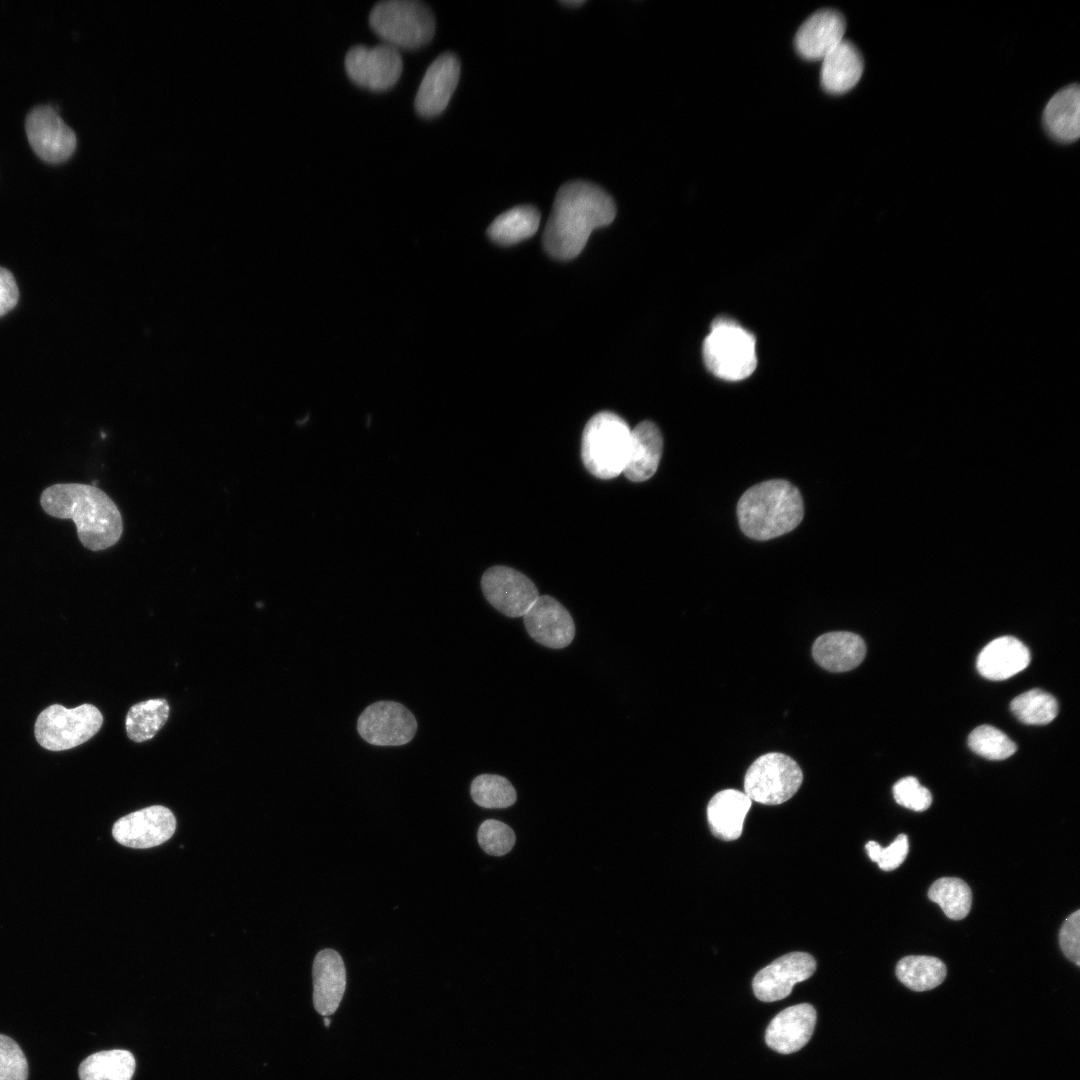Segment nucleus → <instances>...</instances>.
Masks as SVG:
<instances>
[{
  "label": "nucleus",
  "mask_w": 1080,
  "mask_h": 1080,
  "mask_svg": "<svg viewBox=\"0 0 1080 1080\" xmlns=\"http://www.w3.org/2000/svg\"><path fill=\"white\" fill-rule=\"evenodd\" d=\"M615 215V203L601 187L582 180L565 183L546 223L544 248L556 259H572L583 250L592 231L609 225Z\"/></svg>",
  "instance_id": "1"
},
{
  "label": "nucleus",
  "mask_w": 1080,
  "mask_h": 1080,
  "mask_svg": "<svg viewBox=\"0 0 1080 1080\" xmlns=\"http://www.w3.org/2000/svg\"><path fill=\"white\" fill-rule=\"evenodd\" d=\"M40 504L50 516L71 519L83 546L91 551L115 545L123 533V520L114 501L94 485L61 483L47 487Z\"/></svg>",
  "instance_id": "2"
},
{
  "label": "nucleus",
  "mask_w": 1080,
  "mask_h": 1080,
  "mask_svg": "<svg viewBox=\"0 0 1080 1080\" xmlns=\"http://www.w3.org/2000/svg\"><path fill=\"white\" fill-rule=\"evenodd\" d=\"M804 515L799 490L790 482L772 479L746 490L737 505L743 533L755 540H769L795 529Z\"/></svg>",
  "instance_id": "3"
},
{
  "label": "nucleus",
  "mask_w": 1080,
  "mask_h": 1080,
  "mask_svg": "<svg viewBox=\"0 0 1080 1080\" xmlns=\"http://www.w3.org/2000/svg\"><path fill=\"white\" fill-rule=\"evenodd\" d=\"M631 430L619 415L602 411L587 422L581 441V457L585 468L600 479H612L625 468Z\"/></svg>",
  "instance_id": "4"
},
{
  "label": "nucleus",
  "mask_w": 1080,
  "mask_h": 1080,
  "mask_svg": "<svg viewBox=\"0 0 1080 1080\" xmlns=\"http://www.w3.org/2000/svg\"><path fill=\"white\" fill-rule=\"evenodd\" d=\"M702 353L708 370L726 381L743 380L757 366L754 335L728 318L721 317L712 323Z\"/></svg>",
  "instance_id": "5"
},
{
  "label": "nucleus",
  "mask_w": 1080,
  "mask_h": 1080,
  "mask_svg": "<svg viewBox=\"0 0 1080 1080\" xmlns=\"http://www.w3.org/2000/svg\"><path fill=\"white\" fill-rule=\"evenodd\" d=\"M372 30L395 48L417 49L427 44L435 31L431 9L417 0H387L370 12Z\"/></svg>",
  "instance_id": "6"
},
{
  "label": "nucleus",
  "mask_w": 1080,
  "mask_h": 1080,
  "mask_svg": "<svg viewBox=\"0 0 1080 1080\" xmlns=\"http://www.w3.org/2000/svg\"><path fill=\"white\" fill-rule=\"evenodd\" d=\"M103 716L92 704L68 709L53 704L40 712L35 722L37 742L50 751L77 747L91 739L101 728Z\"/></svg>",
  "instance_id": "7"
},
{
  "label": "nucleus",
  "mask_w": 1080,
  "mask_h": 1080,
  "mask_svg": "<svg viewBox=\"0 0 1080 1080\" xmlns=\"http://www.w3.org/2000/svg\"><path fill=\"white\" fill-rule=\"evenodd\" d=\"M802 770L789 756L772 752L757 758L748 768L744 779L745 794L765 805H778L789 800L800 788Z\"/></svg>",
  "instance_id": "8"
},
{
  "label": "nucleus",
  "mask_w": 1080,
  "mask_h": 1080,
  "mask_svg": "<svg viewBox=\"0 0 1080 1080\" xmlns=\"http://www.w3.org/2000/svg\"><path fill=\"white\" fill-rule=\"evenodd\" d=\"M357 731L369 744L400 746L413 739L417 721L404 705L394 701H378L360 714Z\"/></svg>",
  "instance_id": "9"
},
{
  "label": "nucleus",
  "mask_w": 1080,
  "mask_h": 1080,
  "mask_svg": "<svg viewBox=\"0 0 1080 1080\" xmlns=\"http://www.w3.org/2000/svg\"><path fill=\"white\" fill-rule=\"evenodd\" d=\"M349 78L357 85L383 91L391 88L402 72L399 50L389 44L352 47L345 57Z\"/></svg>",
  "instance_id": "10"
},
{
  "label": "nucleus",
  "mask_w": 1080,
  "mask_h": 1080,
  "mask_svg": "<svg viewBox=\"0 0 1080 1080\" xmlns=\"http://www.w3.org/2000/svg\"><path fill=\"white\" fill-rule=\"evenodd\" d=\"M25 129L34 151L48 162L66 160L76 148L75 132L53 105L34 106L26 116Z\"/></svg>",
  "instance_id": "11"
},
{
  "label": "nucleus",
  "mask_w": 1080,
  "mask_h": 1080,
  "mask_svg": "<svg viewBox=\"0 0 1080 1080\" xmlns=\"http://www.w3.org/2000/svg\"><path fill=\"white\" fill-rule=\"evenodd\" d=\"M486 600L508 617L523 616L539 597L535 584L521 572L507 566H492L481 578Z\"/></svg>",
  "instance_id": "12"
},
{
  "label": "nucleus",
  "mask_w": 1080,
  "mask_h": 1080,
  "mask_svg": "<svg viewBox=\"0 0 1080 1080\" xmlns=\"http://www.w3.org/2000/svg\"><path fill=\"white\" fill-rule=\"evenodd\" d=\"M175 829L176 819L172 811L153 805L118 819L113 825L112 835L123 846L145 849L166 842Z\"/></svg>",
  "instance_id": "13"
},
{
  "label": "nucleus",
  "mask_w": 1080,
  "mask_h": 1080,
  "mask_svg": "<svg viewBox=\"0 0 1080 1080\" xmlns=\"http://www.w3.org/2000/svg\"><path fill=\"white\" fill-rule=\"evenodd\" d=\"M815 969V959L808 953L783 955L755 975L752 983L754 994L763 1002L784 999L795 984L810 978Z\"/></svg>",
  "instance_id": "14"
},
{
  "label": "nucleus",
  "mask_w": 1080,
  "mask_h": 1080,
  "mask_svg": "<svg viewBox=\"0 0 1080 1080\" xmlns=\"http://www.w3.org/2000/svg\"><path fill=\"white\" fill-rule=\"evenodd\" d=\"M525 628L537 643L553 649L568 646L575 635L574 621L555 598L539 596L523 615Z\"/></svg>",
  "instance_id": "15"
},
{
  "label": "nucleus",
  "mask_w": 1080,
  "mask_h": 1080,
  "mask_svg": "<svg viewBox=\"0 0 1080 1080\" xmlns=\"http://www.w3.org/2000/svg\"><path fill=\"white\" fill-rule=\"evenodd\" d=\"M460 77L458 57L445 52L428 67L415 98V108L423 117H433L445 110Z\"/></svg>",
  "instance_id": "16"
},
{
  "label": "nucleus",
  "mask_w": 1080,
  "mask_h": 1080,
  "mask_svg": "<svg viewBox=\"0 0 1080 1080\" xmlns=\"http://www.w3.org/2000/svg\"><path fill=\"white\" fill-rule=\"evenodd\" d=\"M846 30L843 15L834 9H820L799 27L794 44L807 60H822L842 40Z\"/></svg>",
  "instance_id": "17"
},
{
  "label": "nucleus",
  "mask_w": 1080,
  "mask_h": 1080,
  "mask_svg": "<svg viewBox=\"0 0 1080 1080\" xmlns=\"http://www.w3.org/2000/svg\"><path fill=\"white\" fill-rule=\"evenodd\" d=\"M815 1024L816 1011L812 1005L802 1003L788 1007L769 1023L765 1034L766 1043L778 1053H794L808 1043Z\"/></svg>",
  "instance_id": "18"
},
{
  "label": "nucleus",
  "mask_w": 1080,
  "mask_h": 1080,
  "mask_svg": "<svg viewBox=\"0 0 1080 1080\" xmlns=\"http://www.w3.org/2000/svg\"><path fill=\"white\" fill-rule=\"evenodd\" d=\"M312 976L314 1008L320 1015L330 1016L338 1009L346 989V970L340 954L333 949L318 952Z\"/></svg>",
  "instance_id": "19"
},
{
  "label": "nucleus",
  "mask_w": 1080,
  "mask_h": 1080,
  "mask_svg": "<svg viewBox=\"0 0 1080 1080\" xmlns=\"http://www.w3.org/2000/svg\"><path fill=\"white\" fill-rule=\"evenodd\" d=\"M663 451V437L658 426L649 420L631 430L628 459L624 475L633 482L651 478L659 465Z\"/></svg>",
  "instance_id": "20"
},
{
  "label": "nucleus",
  "mask_w": 1080,
  "mask_h": 1080,
  "mask_svg": "<svg viewBox=\"0 0 1080 1080\" xmlns=\"http://www.w3.org/2000/svg\"><path fill=\"white\" fill-rule=\"evenodd\" d=\"M1030 662L1028 648L1017 638L1003 636L992 640L977 658L978 672L990 680H1005L1024 670Z\"/></svg>",
  "instance_id": "21"
},
{
  "label": "nucleus",
  "mask_w": 1080,
  "mask_h": 1080,
  "mask_svg": "<svg viewBox=\"0 0 1080 1080\" xmlns=\"http://www.w3.org/2000/svg\"><path fill=\"white\" fill-rule=\"evenodd\" d=\"M812 654L822 668L831 672H845L856 668L863 661L866 645L855 633L828 632L815 640Z\"/></svg>",
  "instance_id": "22"
},
{
  "label": "nucleus",
  "mask_w": 1080,
  "mask_h": 1080,
  "mask_svg": "<svg viewBox=\"0 0 1080 1080\" xmlns=\"http://www.w3.org/2000/svg\"><path fill=\"white\" fill-rule=\"evenodd\" d=\"M863 69L860 51L851 41L843 39L822 59L821 86L831 94L845 93L859 82Z\"/></svg>",
  "instance_id": "23"
},
{
  "label": "nucleus",
  "mask_w": 1080,
  "mask_h": 1080,
  "mask_svg": "<svg viewBox=\"0 0 1080 1080\" xmlns=\"http://www.w3.org/2000/svg\"><path fill=\"white\" fill-rule=\"evenodd\" d=\"M751 804V799L739 790L726 789L716 793L707 806L712 833L726 841L738 839Z\"/></svg>",
  "instance_id": "24"
},
{
  "label": "nucleus",
  "mask_w": 1080,
  "mask_h": 1080,
  "mask_svg": "<svg viewBox=\"0 0 1080 1080\" xmlns=\"http://www.w3.org/2000/svg\"><path fill=\"white\" fill-rule=\"evenodd\" d=\"M1043 121L1046 130L1056 140L1071 143L1080 135V90L1069 85L1059 90L1048 101Z\"/></svg>",
  "instance_id": "25"
},
{
  "label": "nucleus",
  "mask_w": 1080,
  "mask_h": 1080,
  "mask_svg": "<svg viewBox=\"0 0 1080 1080\" xmlns=\"http://www.w3.org/2000/svg\"><path fill=\"white\" fill-rule=\"evenodd\" d=\"M136 1061L130 1051L104 1050L86 1057L79 1065L80 1080H131Z\"/></svg>",
  "instance_id": "26"
},
{
  "label": "nucleus",
  "mask_w": 1080,
  "mask_h": 1080,
  "mask_svg": "<svg viewBox=\"0 0 1080 1080\" xmlns=\"http://www.w3.org/2000/svg\"><path fill=\"white\" fill-rule=\"evenodd\" d=\"M540 224L539 211L529 205L511 208L489 226L488 236L501 245H511L531 237Z\"/></svg>",
  "instance_id": "27"
},
{
  "label": "nucleus",
  "mask_w": 1080,
  "mask_h": 1080,
  "mask_svg": "<svg viewBox=\"0 0 1080 1080\" xmlns=\"http://www.w3.org/2000/svg\"><path fill=\"white\" fill-rule=\"evenodd\" d=\"M169 710V704L163 698L132 705L125 720L129 739L137 743L152 739L168 720Z\"/></svg>",
  "instance_id": "28"
},
{
  "label": "nucleus",
  "mask_w": 1080,
  "mask_h": 1080,
  "mask_svg": "<svg viewBox=\"0 0 1080 1080\" xmlns=\"http://www.w3.org/2000/svg\"><path fill=\"white\" fill-rule=\"evenodd\" d=\"M896 976L908 988L914 991H926L944 981L946 966L936 957L906 956L897 963Z\"/></svg>",
  "instance_id": "29"
},
{
  "label": "nucleus",
  "mask_w": 1080,
  "mask_h": 1080,
  "mask_svg": "<svg viewBox=\"0 0 1080 1080\" xmlns=\"http://www.w3.org/2000/svg\"><path fill=\"white\" fill-rule=\"evenodd\" d=\"M928 897L953 920L965 918L971 909V889L959 878L944 877L936 880L929 888Z\"/></svg>",
  "instance_id": "30"
},
{
  "label": "nucleus",
  "mask_w": 1080,
  "mask_h": 1080,
  "mask_svg": "<svg viewBox=\"0 0 1080 1080\" xmlns=\"http://www.w3.org/2000/svg\"><path fill=\"white\" fill-rule=\"evenodd\" d=\"M1010 709L1025 724L1045 725L1057 716L1058 704L1051 694L1041 689H1031L1015 697Z\"/></svg>",
  "instance_id": "31"
},
{
  "label": "nucleus",
  "mask_w": 1080,
  "mask_h": 1080,
  "mask_svg": "<svg viewBox=\"0 0 1080 1080\" xmlns=\"http://www.w3.org/2000/svg\"><path fill=\"white\" fill-rule=\"evenodd\" d=\"M472 800L483 808H507L515 803L517 794L510 781L495 774H481L470 786Z\"/></svg>",
  "instance_id": "32"
},
{
  "label": "nucleus",
  "mask_w": 1080,
  "mask_h": 1080,
  "mask_svg": "<svg viewBox=\"0 0 1080 1080\" xmlns=\"http://www.w3.org/2000/svg\"><path fill=\"white\" fill-rule=\"evenodd\" d=\"M968 745L973 752L989 760L1006 759L1017 750L1006 734L990 725L976 727L969 735Z\"/></svg>",
  "instance_id": "33"
},
{
  "label": "nucleus",
  "mask_w": 1080,
  "mask_h": 1080,
  "mask_svg": "<svg viewBox=\"0 0 1080 1080\" xmlns=\"http://www.w3.org/2000/svg\"><path fill=\"white\" fill-rule=\"evenodd\" d=\"M477 839L480 847L487 854L503 856L513 848L516 837L507 824L495 819H488L480 825Z\"/></svg>",
  "instance_id": "34"
},
{
  "label": "nucleus",
  "mask_w": 1080,
  "mask_h": 1080,
  "mask_svg": "<svg viewBox=\"0 0 1080 1080\" xmlns=\"http://www.w3.org/2000/svg\"><path fill=\"white\" fill-rule=\"evenodd\" d=\"M28 1064L20 1046L0 1034V1080H27Z\"/></svg>",
  "instance_id": "35"
},
{
  "label": "nucleus",
  "mask_w": 1080,
  "mask_h": 1080,
  "mask_svg": "<svg viewBox=\"0 0 1080 1080\" xmlns=\"http://www.w3.org/2000/svg\"><path fill=\"white\" fill-rule=\"evenodd\" d=\"M893 796L899 805L917 812L927 810L932 803L930 791L920 785L917 778L913 776L896 782L893 786Z\"/></svg>",
  "instance_id": "36"
},
{
  "label": "nucleus",
  "mask_w": 1080,
  "mask_h": 1080,
  "mask_svg": "<svg viewBox=\"0 0 1080 1080\" xmlns=\"http://www.w3.org/2000/svg\"><path fill=\"white\" fill-rule=\"evenodd\" d=\"M1059 943L1065 956L1079 966L1080 910L1071 914L1063 923L1059 933Z\"/></svg>",
  "instance_id": "37"
},
{
  "label": "nucleus",
  "mask_w": 1080,
  "mask_h": 1080,
  "mask_svg": "<svg viewBox=\"0 0 1080 1080\" xmlns=\"http://www.w3.org/2000/svg\"><path fill=\"white\" fill-rule=\"evenodd\" d=\"M908 850V838L905 834H900L889 846L881 848L876 863L884 871L894 870L903 863Z\"/></svg>",
  "instance_id": "38"
},
{
  "label": "nucleus",
  "mask_w": 1080,
  "mask_h": 1080,
  "mask_svg": "<svg viewBox=\"0 0 1080 1080\" xmlns=\"http://www.w3.org/2000/svg\"><path fill=\"white\" fill-rule=\"evenodd\" d=\"M19 299V290L12 273L0 267V317L12 310Z\"/></svg>",
  "instance_id": "39"
},
{
  "label": "nucleus",
  "mask_w": 1080,
  "mask_h": 1080,
  "mask_svg": "<svg viewBox=\"0 0 1080 1080\" xmlns=\"http://www.w3.org/2000/svg\"><path fill=\"white\" fill-rule=\"evenodd\" d=\"M881 848L882 847L877 842H875L873 840L869 841L865 845V849H866V851L868 853V856L874 862L877 861Z\"/></svg>",
  "instance_id": "40"
},
{
  "label": "nucleus",
  "mask_w": 1080,
  "mask_h": 1080,
  "mask_svg": "<svg viewBox=\"0 0 1080 1080\" xmlns=\"http://www.w3.org/2000/svg\"><path fill=\"white\" fill-rule=\"evenodd\" d=\"M584 3H585V1H582V0L562 1V4H564L566 6H570V7H575V6L577 7V6L583 5Z\"/></svg>",
  "instance_id": "41"
},
{
  "label": "nucleus",
  "mask_w": 1080,
  "mask_h": 1080,
  "mask_svg": "<svg viewBox=\"0 0 1080 1080\" xmlns=\"http://www.w3.org/2000/svg\"><path fill=\"white\" fill-rule=\"evenodd\" d=\"M324 1022H325V1026H326V1027H329V1025H330V1019L328 1018V1016H324Z\"/></svg>",
  "instance_id": "42"
}]
</instances>
